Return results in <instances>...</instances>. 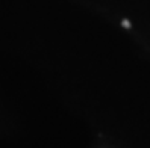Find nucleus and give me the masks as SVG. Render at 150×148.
<instances>
[{"label":"nucleus","instance_id":"obj_1","mask_svg":"<svg viewBox=\"0 0 150 148\" xmlns=\"http://www.w3.org/2000/svg\"><path fill=\"white\" fill-rule=\"evenodd\" d=\"M121 24H123V26H125V27H126V29H129V27H130V23H129L127 20H125V21H123Z\"/></svg>","mask_w":150,"mask_h":148}]
</instances>
